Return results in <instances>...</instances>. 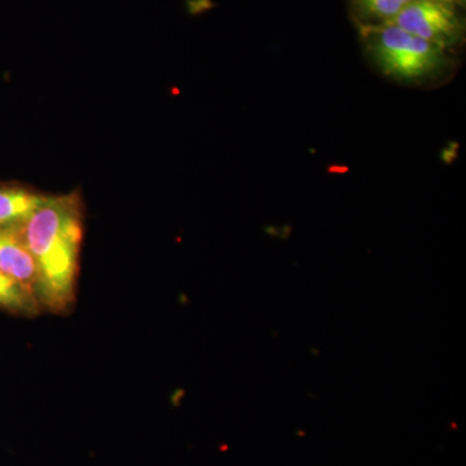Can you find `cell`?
Segmentation results:
<instances>
[{"label":"cell","mask_w":466,"mask_h":466,"mask_svg":"<svg viewBox=\"0 0 466 466\" xmlns=\"http://www.w3.org/2000/svg\"><path fill=\"white\" fill-rule=\"evenodd\" d=\"M0 309L25 318L38 317L42 311L35 294L3 272H0Z\"/></svg>","instance_id":"obj_7"},{"label":"cell","mask_w":466,"mask_h":466,"mask_svg":"<svg viewBox=\"0 0 466 466\" xmlns=\"http://www.w3.org/2000/svg\"><path fill=\"white\" fill-rule=\"evenodd\" d=\"M18 233L35 263V296L42 311L66 314L76 299L85 233L81 198L76 193L48 196Z\"/></svg>","instance_id":"obj_1"},{"label":"cell","mask_w":466,"mask_h":466,"mask_svg":"<svg viewBox=\"0 0 466 466\" xmlns=\"http://www.w3.org/2000/svg\"><path fill=\"white\" fill-rule=\"evenodd\" d=\"M422 2L441 3V5H451V7L460 9H464L466 5V0H422Z\"/></svg>","instance_id":"obj_8"},{"label":"cell","mask_w":466,"mask_h":466,"mask_svg":"<svg viewBox=\"0 0 466 466\" xmlns=\"http://www.w3.org/2000/svg\"><path fill=\"white\" fill-rule=\"evenodd\" d=\"M0 272L15 279L35 294V263L18 229H0Z\"/></svg>","instance_id":"obj_4"},{"label":"cell","mask_w":466,"mask_h":466,"mask_svg":"<svg viewBox=\"0 0 466 466\" xmlns=\"http://www.w3.org/2000/svg\"><path fill=\"white\" fill-rule=\"evenodd\" d=\"M392 24L450 54L461 47L465 41V18L461 9L441 3L412 0Z\"/></svg>","instance_id":"obj_3"},{"label":"cell","mask_w":466,"mask_h":466,"mask_svg":"<svg viewBox=\"0 0 466 466\" xmlns=\"http://www.w3.org/2000/svg\"><path fill=\"white\" fill-rule=\"evenodd\" d=\"M358 30L370 63L392 81L421 84L438 78L452 66L450 52L395 24L359 27Z\"/></svg>","instance_id":"obj_2"},{"label":"cell","mask_w":466,"mask_h":466,"mask_svg":"<svg viewBox=\"0 0 466 466\" xmlns=\"http://www.w3.org/2000/svg\"><path fill=\"white\" fill-rule=\"evenodd\" d=\"M48 196L17 184H0V229H18Z\"/></svg>","instance_id":"obj_5"},{"label":"cell","mask_w":466,"mask_h":466,"mask_svg":"<svg viewBox=\"0 0 466 466\" xmlns=\"http://www.w3.org/2000/svg\"><path fill=\"white\" fill-rule=\"evenodd\" d=\"M410 2L412 0H349V5L359 29L394 23Z\"/></svg>","instance_id":"obj_6"}]
</instances>
